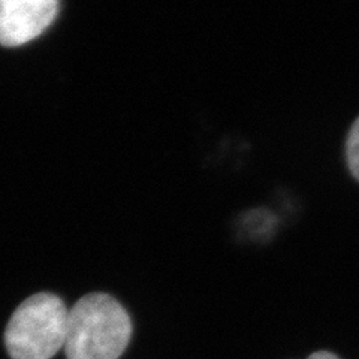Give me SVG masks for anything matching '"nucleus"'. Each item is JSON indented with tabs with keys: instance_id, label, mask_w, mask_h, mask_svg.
Here are the masks:
<instances>
[{
	"instance_id": "f03ea898",
	"label": "nucleus",
	"mask_w": 359,
	"mask_h": 359,
	"mask_svg": "<svg viewBox=\"0 0 359 359\" xmlns=\"http://www.w3.org/2000/svg\"><path fill=\"white\" fill-rule=\"evenodd\" d=\"M67 314L63 299L41 292L15 309L5 330L11 359H51L65 347Z\"/></svg>"
},
{
	"instance_id": "f257e3e1",
	"label": "nucleus",
	"mask_w": 359,
	"mask_h": 359,
	"mask_svg": "<svg viewBox=\"0 0 359 359\" xmlns=\"http://www.w3.org/2000/svg\"><path fill=\"white\" fill-rule=\"evenodd\" d=\"M132 320L108 294L78 299L67 314L66 359H118L130 341Z\"/></svg>"
},
{
	"instance_id": "39448f33",
	"label": "nucleus",
	"mask_w": 359,
	"mask_h": 359,
	"mask_svg": "<svg viewBox=\"0 0 359 359\" xmlns=\"http://www.w3.org/2000/svg\"><path fill=\"white\" fill-rule=\"evenodd\" d=\"M307 359H340L339 356H335L334 353L331 352H327V351H320V352H316L310 355Z\"/></svg>"
},
{
	"instance_id": "20e7f679",
	"label": "nucleus",
	"mask_w": 359,
	"mask_h": 359,
	"mask_svg": "<svg viewBox=\"0 0 359 359\" xmlns=\"http://www.w3.org/2000/svg\"><path fill=\"white\" fill-rule=\"evenodd\" d=\"M347 165L352 175L359 182V117L353 123V126L349 132V138H347Z\"/></svg>"
},
{
	"instance_id": "7ed1b4c3",
	"label": "nucleus",
	"mask_w": 359,
	"mask_h": 359,
	"mask_svg": "<svg viewBox=\"0 0 359 359\" xmlns=\"http://www.w3.org/2000/svg\"><path fill=\"white\" fill-rule=\"evenodd\" d=\"M60 0H0V45L20 47L41 36L57 17Z\"/></svg>"
}]
</instances>
